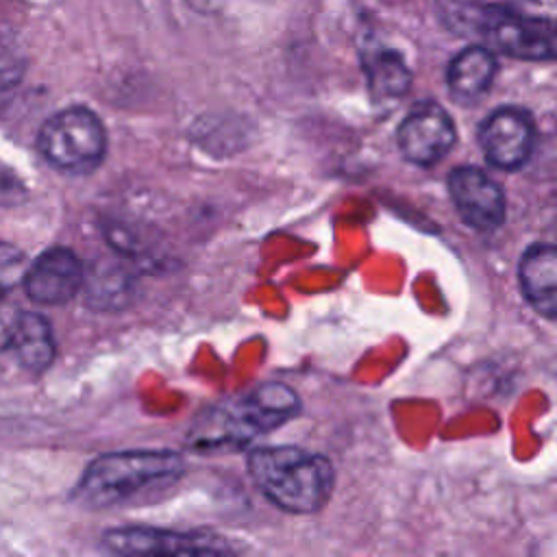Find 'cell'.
<instances>
[{
  "label": "cell",
  "instance_id": "obj_9",
  "mask_svg": "<svg viewBox=\"0 0 557 557\" xmlns=\"http://www.w3.org/2000/svg\"><path fill=\"white\" fill-rule=\"evenodd\" d=\"M83 263L63 246L41 252L24 272V289L30 300L39 305H63L72 300L83 287Z\"/></svg>",
  "mask_w": 557,
  "mask_h": 557
},
{
  "label": "cell",
  "instance_id": "obj_20",
  "mask_svg": "<svg viewBox=\"0 0 557 557\" xmlns=\"http://www.w3.org/2000/svg\"><path fill=\"white\" fill-rule=\"evenodd\" d=\"M513 4H516V9H518L520 13H524V15L553 22L557 0H513Z\"/></svg>",
  "mask_w": 557,
  "mask_h": 557
},
{
  "label": "cell",
  "instance_id": "obj_21",
  "mask_svg": "<svg viewBox=\"0 0 557 557\" xmlns=\"http://www.w3.org/2000/svg\"><path fill=\"white\" fill-rule=\"evenodd\" d=\"M187 4H189L191 9H196V11L209 13V11L220 9V7L224 4V0H187Z\"/></svg>",
  "mask_w": 557,
  "mask_h": 557
},
{
  "label": "cell",
  "instance_id": "obj_5",
  "mask_svg": "<svg viewBox=\"0 0 557 557\" xmlns=\"http://www.w3.org/2000/svg\"><path fill=\"white\" fill-rule=\"evenodd\" d=\"M37 148L52 168L70 174H87L104 157L107 133L91 109L67 107L44 122Z\"/></svg>",
  "mask_w": 557,
  "mask_h": 557
},
{
  "label": "cell",
  "instance_id": "obj_6",
  "mask_svg": "<svg viewBox=\"0 0 557 557\" xmlns=\"http://www.w3.org/2000/svg\"><path fill=\"white\" fill-rule=\"evenodd\" d=\"M479 144L485 159L500 170H516L533 152L535 124L533 117L518 107H500L492 111L481 128Z\"/></svg>",
  "mask_w": 557,
  "mask_h": 557
},
{
  "label": "cell",
  "instance_id": "obj_7",
  "mask_svg": "<svg viewBox=\"0 0 557 557\" xmlns=\"http://www.w3.org/2000/svg\"><path fill=\"white\" fill-rule=\"evenodd\" d=\"M396 137L407 161L433 165L455 146L457 131L444 107L437 102H420L405 115Z\"/></svg>",
  "mask_w": 557,
  "mask_h": 557
},
{
  "label": "cell",
  "instance_id": "obj_12",
  "mask_svg": "<svg viewBox=\"0 0 557 557\" xmlns=\"http://www.w3.org/2000/svg\"><path fill=\"white\" fill-rule=\"evenodd\" d=\"M496 76V57L487 46H468L448 65L446 83L450 96L461 104L476 102Z\"/></svg>",
  "mask_w": 557,
  "mask_h": 557
},
{
  "label": "cell",
  "instance_id": "obj_13",
  "mask_svg": "<svg viewBox=\"0 0 557 557\" xmlns=\"http://www.w3.org/2000/svg\"><path fill=\"white\" fill-rule=\"evenodd\" d=\"M9 350H13L22 368L44 372L57 352L50 322L35 311H20Z\"/></svg>",
  "mask_w": 557,
  "mask_h": 557
},
{
  "label": "cell",
  "instance_id": "obj_8",
  "mask_svg": "<svg viewBox=\"0 0 557 557\" xmlns=\"http://www.w3.org/2000/svg\"><path fill=\"white\" fill-rule=\"evenodd\" d=\"M450 198L461 220L476 231H496L505 222L500 185L474 165H459L448 176Z\"/></svg>",
  "mask_w": 557,
  "mask_h": 557
},
{
  "label": "cell",
  "instance_id": "obj_4",
  "mask_svg": "<svg viewBox=\"0 0 557 557\" xmlns=\"http://www.w3.org/2000/svg\"><path fill=\"white\" fill-rule=\"evenodd\" d=\"M300 411L298 394L285 383H261L239 398L224 400L207 411L194 431V444L242 446L261 433H268Z\"/></svg>",
  "mask_w": 557,
  "mask_h": 557
},
{
  "label": "cell",
  "instance_id": "obj_10",
  "mask_svg": "<svg viewBox=\"0 0 557 557\" xmlns=\"http://www.w3.org/2000/svg\"><path fill=\"white\" fill-rule=\"evenodd\" d=\"M215 542V540H213ZM207 537L152 529V527H122L102 535L107 550L117 555H165V553H224V544H213Z\"/></svg>",
  "mask_w": 557,
  "mask_h": 557
},
{
  "label": "cell",
  "instance_id": "obj_15",
  "mask_svg": "<svg viewBox=\"0 0 557 557\" xmlns=\"http://www.w3.org/2000/svg\"><path fill=\"white\" fill-rule=\"evenodd\" d=\"M128 276L120 265L96 263L83 274L87 302L96 309H117L131 294Z\"/></svg>",
  "mask_w": 557,
  "mask_h": 557
},
{
  "label": "cell",
  "instance_id": "obj_16",
  "mask_svg": "<svg viewBox=\"0 0 557 557\" xmlns=\"http://www.w3.org/2000/svg\"><path fill=\"white\" fill-rule=\"evenodd\" d=\"M26 272L24 252L9 242L0 239V296H7L17 283H22Z\"/></svg>",
  "mask_w": 557,
  "mask_h": 557
},
{
  "label": "cell",
  "instance_id": "obj_17",
  "mask_svg": "<svg viewBox=\"0 0 557 557\" xmlns=\"http://www.w3.org/2000/svg\"><path fill=\"white\" fill-rule=\"evenodd\" d=\"M22 76V61L15 52L0 46V107L11 98Z\"/></svg>",
  "mask_w": 557,
  "mask_h": 557
},
{
  "label": "cell",
  "instance_id": "obj_11",
  "mask_svg": "<svg viewBox=\"0 0 557 557\" xmlns=\"http://www.w3.org/2000/svg\"><path fill=\"white\" fill-rule=\"evenodd\" d=\"M520 292L544 318L557 315V250L550 244H533L524 250L520 265Z\"/></svg>",
  "mask_w": 557,
  "mask_h": 557
},
{
  "label": "cell",
  "instance_id": "obj_3",
  "mask_svg": "<svg viewBox=\"0 0 557 557\" xmlns=\"http://www.w3.org/2000/svg\"><path fill=\"white\" fill-rule=\"evenodd\" d=\"M183 472L185 459L174 450L104 453L85 468L74 500L91 509L113 507L152 485L172 483Z\"/></svg>",
  "mask_w": 557,
  "mask_h": 557
},
{
  "label": "cell",
  "instance_id": "obj_19",
  "mask_svg": "<svg viewBox=\"0 0 557 557\" xmlns=\"http://www.w3.org/2000/svg\"><path fill=\"white\" fill-rule=\"evenodd\" d=\"M22 309H17L13 302H9L4 296H0V352L9 350L11 337L17 324V315Z\"/></svg>",
  "mask_w": 557,
  "mask_h": 557
},
{
  "label": "cell",
  "instance_id": "obj_2",
  "mask_svg": "<svg viewBox=\"0 0 557 557\" xmlns=\"http://www.w3.org/2000/svg\"><path fill=\"white\" fill-rule=\"evenodd\" d=\"M442 22L457 35L479 37L487 46L524 61L555 59L553 22L531 17L518 9L485 7L463 0L437 2Z\"/></svg>",
  "mask_w": 557,
  "mask_h": 557
},
{
  "label": "cell",
  "instance_id": "obj_18",
  "mask_svg": "<svg viewBox=\"0 0 557 557\" xmlns=\"http://www.w3.org/2000/svg\"><path fill=\"white\" fill-rule=\"evenodd\" d=\"M26 196V187L9 168L0 165V207H13L22 202Z\"/></svg>",
  "mask_w": 557,
  "mask_h": 557
},
{
  "label": "cell",
  "instance_id": "obj_14",
  "mask_svg": "<svg viewBox=\"0 0 557 557\" xmlns=\"http://www.w3.org/2000/svg\"><path fill=\"white\" fill-rule=\"evenodd\" d=\"M368 87L374 98H398L409 89L411 72L405 65L403 57L394 50H376L366 59Z\"/></svg>",
  "mask_w": 557,
  "mask_h": 557
},
{
  "label": "cell",
  "instance_id": "obj_1",
  "mask_svg": "<svg viewBox=\"0 0 557 557\" xmlns=\"http://www.w3.org/2000/svg\"><path fill=\"white\" fill-rule=\"evenodd\" d=\"M248 472L259 492L289 513H313L331 498L333 463L298 446H261L248 455Z\"/></svg>",
  "mask_w": 557,
  "mask_h": 557
}]
</instances>
